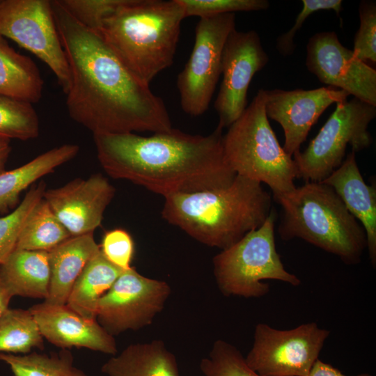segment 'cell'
I'll list each match as a JSON object with an SVG mask.
<instances>
[{"mask_svg":"<svg viewBox=\"0 0 376 376\" xmlns=\"http://www.w3.org/2000/svg\"><path fill=\"white\" fill-rule=\"evenodd\" d=\"M0 361L9 366L13 376H88L74 366L72 355L65 349L50 354L0 353Z\"/></svg>","mask_w":376,"mask_h":376,"instance_id":"obj_27","label":"cell"},{"mask_svg":"<svg viewBox=\"0 0 376 376\" xmlns=\"http://www.w3.org/2000/svg\"><path fill=\"white\" fill-rule=\"evenodd\" d=\"M115 195V188L102 174L75 178L45 191L43 198L71 236L93 233Z\"/></svg>","mask_w":376,"mask_h":376,"instance_id":"obj_16","label":"cell"},{"mask_svg":"<svg viewBox=\"0 0 376 376\" xmlns=\"http://www.w3.org/2000/svg\"><path fill=\"white\" fill-rule=\"evenodd\" d=\"M235 29V13L201 17L198 22L192 51L176 82L181 108L187 115L198 116L207 110L221 76L224 44Z\"/></svg>","mask_w":376,"mask_h":376,"instance_id":"obj_10","label":"cell"},{"mask_svg":"<svg viewBox=\"0 0 376 376\" xmlns=\"http://www.w3.org/2000/svg\"><path fill=\"white\" fill-rule=\"evenodd\" d=\"M0 36L15 42L42 61L66 94L70 68L54 20L52 1L0 0Z\"/></svg>","mask_w":376,"mask_h":376,"instance_id":"obj_11","label":"cell"},{"mask_svg":"<svg viewBox=\"0 0 376 376\" xmlns=\"http://www.w3.org/2000/svg\"><path fill=\"white\" fill-rule=\"evenodd\" d=\"M127 0H58L81 24L98 32L104 20L119 9Z\"/></svg>","mask_w":376,"mask_h":376,"instance_id":"obj_32","label":"cell"},{"mask_svg":"<svg viewBox=\"0 0 376 376\" xmlns=\"http://www.w3.org/2000/svg\"><path fill=\"white\" fill-rule=\"evenodd\" d=\"M123 271L110 263L100 251L89 260L75 281L66 305L83 318L97 320L99 300Z\"/></svg>","mask_w":376,"mask_h":376,"instance_id":"obj_23","label":"cell"},{"mask_svg":"<svg viewBox=\"0 0 376 376\" xmlns=\"http://www.w3.org/2000/svg\"><path fill=\"white\" fill-rule=\"evenodd\" d=\"M265 110L268 118L283 130V149L290 156L300 151L312 126L334 103L346 100L347 92L332 86L311 90H264Z\"/></svg>","mask_w":376,"mask_h":376,"instance_id":"obj_15","label":"cell"},{"mask_svg":"<svg viewBox=\"0 0 376 376\" xmlns=\"http://www.w3.org/2000/svg\"><path fill=\"white\" fill-rule=\"evenodd\" d=\"M162 214L197 241L227 249L259 228L272 198L259 182L236 175L228 186L164 197Z\"/></svg>","mask_w":376,"mask_h":376,"instance_id":"obj_3","label":"cell"},{"mask_svg":"<svg viewBox=\"0 0 376 376\" xmlns=\"http://www.w3.org/2000/svg\"><path fill=\"white\" fill-rule=\"evenodd\" d=\"M222 136L226 162L239 175L265 183L273 197L292 191L298 177L296 163L281 146L265 110L260 89Z\"/></svg>","mask_w":376,"mask_h":376,"instance_id":"obj_6","label":"cell"},{"mask_svg":"<svg viewBox=\"0 0 376 376\" xmlns=\"http://www.w3.org/2000/svg\"><path fill=\"white\" fill-rule=\"evenodd\" d=\"M43 339L29 309L8 308L0 316V353L29 354L42 349Z\"/></svg>","mask_w":376,"mask_h":376,"instance_id":"obj_26","label":"cell"},{"mask_svg":"<svg viewBox=\"0 0 376 376\" xmlns=\"http://www.w3.org/2000/svg\"><path fill=\"white\" fill-rule=\"evenodd\" d=\"M46 190L44 181L33 184L19 205L8 214L0 217V265L15 250L23 226Z\"/></svg>","mask_w":376,"mask_h":376,"instance_id":"obj_29","label":"cell"},{"mask_svg":"<svg viewBox=\"0 0 376 376\" xmlns=\"http://www.w3.org/2000/svg\"><path fill=\"white\" fill-rule=\"evenodd\" d=\"M273 198L282 209V240L302 239L347 265L361 262L367 249L365 230L330 186L309 181Z\"/></svg>","mask_w":376,"mask_h":376,"instance_id":"obj_5","label":"cell"},{"mask_svg":"<svg viewBox=\"0 0 376 376\" xmlns=\"http://www.w3.org/2000/svg\"><path fill=\"white\" fill-rule=\"evenodd\" d=\"M269 62L258 33L254 30L233 29L222 52V80L214 107L219 116V127L231 125L247 107V93L255 74Z\"/></svg>","mask_w":376,"mask_h":376,"instance_id":"obj_13","label":"cell"},{"mask_svg":"<svg viewBox=\"0 0 376 376\" xmlns=\"http://www.w3.org/2000/svg\"><path fill=\"white\" fill-rule=\"evenodd\" d=\"M43 86L34 61L16 52L0 36V95L36 103L42 97Z\"/></svg>","mask_w":376,"mask_h":376,"instance_id":"obj_24","label":"cell"},{"mask_svg":"<svg viewBox=\"0 0 376 376\" xmlns=\"http://www.w3.org/2000/svg\"><path fill=\"white\" fill-rule=\"evenodd\" d=\"M100 246L102 255L113 265L123 270L132 267L134 245L127 231L121 228L107 231Z\"/></svg>","mask_w":376,"mask_h":376,"instance_id":"obj_35","label":"cell"},{"mask_svg":"<svg viewBox=\"0 0 376 376\" xmlns=\"http://www.w3.org/2000/svg\"><path fill=\"white\" fill-rule=\"evenodd\" d=\"M10 140L0 137V173L6 171V164L11 152Z\"/></svg>","mask_w":376,"mask_h":376,"instance_id":"obj_37","label":"cell"},{"mask_svg":"<svg viewBox=\"0 0 376 376\" xmlns=\"http://www.w3.org/2000/svg\"><path fill=\"white\" fill-rule=\"evenodd\" d=\"M336 104L308 147L293 155L298 177L307 182H322L327 178L343 162L348 146L356 153L373 142L368 128L376 116V106L356 97Z\"/></svg>","mask_w":376,"mask_h":376,"instance_id":"obj_8","label":"cell"},{"mask_svg":"<svg viewBox=\"0 0 376 376\" xmlns=\"http://www.w3.org/2000/svg\"><path fill=\"white\" fill-rule=\"evenodd\" d=\"M200 368L205 376H260L249 367L235 346L223 340L214 342Z\"/></svg>","mask_w":376,"mask_h":376,"instance_id":"obj_30","label":"cell"},{"mask_svg":"<svg viewBox=\"0 0 376 376\" xmlns=\"http://www.w3.org/2000/svg\"><path fill=\"white\" fill-rule=\"evenodd\" d=\"M79 147L66 143L52 148L10 171L0 173V213L14 210L20 194L42 177L52 173L57 167L72 159Z\"/></svg>","mask_w":376,"mask_h":376,"instance_id":"obj_21","label":"cell"},{"mask_svg":"<svg viewBox=\"0 0 376 376\" xmlns=\"http://www.w3.org/2000/svg\"><path fill=\"white\" fill-rule=\"evenodd\" d=\"M276 213L272 210L265 222L213 259L214 274L220 291L226 296L261 297L269 292L264 280H276L292 286L300 279L288 272L276 249Z\"/></svg>","mask_w":376,"mask_h":376,"instance_id":"obj_7","label":"cell"},{"mask_svg":"<svg viewBox=\"0 0 376 376\" xmlns=\"http://www.w3.org/2000/svg\"><path fill=\"white\" fill-rule=\"evenodd\" d=\"M309 376H347L338 368L319 359L314 363ZM355 376H373L369 373H361Z\"/></svg>","mask_w":376,"mask_h":376,"instance_id":"obj_36","label":"cell"},{"mask_svg":"<svg viewBox=\"0 0 376 376\" xmlns=\"http://www.w3.org/2000/svg\"><path fill=\"white\" fill-rule=\"evenodd\" d=\"M70 68L66 95L70 118L95 134L164 132L173 127L161 97L132 72L101 35L52 1Z\"/></svg>","mask_w":376,"mask_h":376,"instance_id":"obj_1","label":"cell"},{"mask_svg":"<svg viewBox=\"0 0 376 376\" xmlns=\"http://www.w3.org/2000/svg\"><path fill=\"white\" fill-rule=\"evenodd\" d=\"M306 66L320 82L376 106V71L343 46L335 31H322L306 45Z\"/></svg>","mask_w":376,"mask_h":376,"instance_id":"obj_14","label":"cell"},{"mask_svg":"<svg viewBox=\"0 0 376 376\" xmlns=\"http://www.w3.org/2000/svg\"><path fill=\"white\" fill-rule=\"evenodd\" d=\"M12 297L3 287L0 278V316L8 308Z\"/></svg>","mask_w":376,"mask_h":376,"instance_id":"obj_38","label":"cell"},{"mask_svg":"<svg viewBox=\"0 0 376 376\" xmlns=\"http://www.w3.org/2000/svg\"><path fill=\"white\" fill-rule=\"evenodd\" d=\"M185 19L178 0H127L97 33L148 84L173 63Z\"/></svg>","mask_w":376,"mask_h":376,"instance_id":"obj_4","label":"cell"},{"mask_svg":"<svg viewBox=\"0 0 376 376\" xmlns=\"http://www.w3.org/2000/svg\"><path fill=\"white\" fill-rule=\"evenodd\" d=\"M42 337L62 349L84 347L112 356L117 346L110 335L97 320H88L66 304H50L45 301L29 308Z\"/></svg>","mask_w":376,"mask_h":376,"instance_id":"obj_17","label":"cell"},{"mask_svg":"<svg viewBox=\"0 0 376 376\" xmlns=\"http://www.w3.org/2000/svg\"><path fill=\"white\" fill-rule=\"evenodd\" d=\"M360 26L354 39V55L366 63H376V3L362 1L359 7Z\"/></svg>","mask_w":376,"mask_h":376,"instance_id":"obj_33","label":"cell"},{"mask_svg":"<svg viewBox=\"0 0 376 376\" xmlns=\"http://www.w3.org/2000/svg\"><path fill=\"white\" fill-rule=\"evenodd\" d=\"M170 293L166 282L146 277L132 267L100 298L96 320L113 336L139 329L162 311Z\"/></svg>","mask_w":376,"mask_h":376,"instance_id":"obj_12","label":"cell"},{"mask_svg":"<svg viewBox=\"0 0 376 376\" xmlns=\"http://www.w3.org/2000/svg\"><path fill=\"white\" fill-rule=\"evenodd\" d=\"M101 370L107 376H180L175 356L160 340L127 346Z\"/></svg>","mask_w":376,"mask_h":376,"instance_id":"obj_22","label":"cell"},{"mask_svg":"<svg viewBox=\"0 0 376 376\" xmlns=\"http://www.w3.org/2000/svg\"><path fill=\"white\" fill-rule=\"evenodd\" d=\"M329 335L313 322L287 330L258 323L244 359L260 376H309Z\"/></svg>","mask_w":376,"mask_h":376,"instance_id":"obj_9","label":"cell"},{"mask_svg":"<svg viewBox=\"0 0 376 376\" xmlns=\"http://www.w3.org/2000/svg\"><path fill=\"white\" fill-rule=\"evenodd\" d=\"M321 182L330 186L350 213L361 223L367 240L372 265H376V188L368 185L361 174L356 153H348L339 167Z\"/></svg>","mask_w":376,"mask_h":376,"instance_id":"obj_18","label":"cell"},{"mask_svg":"<svg viewBox=\"0 0 376 376\" xmlns=\"http://www.w3.org/2000/svg\"><path fill=\"white\" fill-rule=\"evenodd\" d=\"M100 251L93 233L71 236L48 251L51 275L49 294L44 301L66 304L75 281L89 260Z\"/></svg>","mask_w":376,"mask_h":376,"instance_id":"obj_19","label":"cell"},{"mask_svg":"<svg viewBox=\"0 0 376 376\" xmlns=\"http://www.w3.org/2000/svg\"><path fill=\"white\" fill-rule=\"evenodd\" d=\"M222 130L193 135L172 128L144 136L95 134L98 161L110 177L164 197L229 185L236 173L225 160Z\"/></svg>","mask_w":376,"mask_h":376,"instance_id":"obj_2","label":"cell"},{"mask_svg":"<svg viewBox=\"0 0 376 376\" xmlns=\"http://www.w3.org/2000/svg\"><path fill=\"white\" fill-rule=\"evenodd\" d=\"M182 7L185 18L196 16L201 17L238 11H258L267 10L269 2L267 0H178Z\"/></svg>","mask_w":376,"mask_h":376,"instance_id":"obj_31","label":"cell"},{"mask_svg":"<svg viewBox=\"0 0 376 376\" xmlns=\"http://www.w3.org/2000/svg\"><path fill=\"white\" fill-rule=\"evenodd\" d=\"M40 124L31 103L0 95V137L26 141L38 136Z\"/></svg>","mask_w":376,"mask_h":376,"instance_id":"obj_28","label":"cell"},{"mask_svg":"<svg viewBox=\"0 0 376 376\" xmlns=\"http://www.w3.org/2000/svg\"><path fill=\"white\" fill-rule=\"evenodd\" d=\"M50 275L48 251L15 249L0 265L1 283L12 297L45 299Z\"/></svg>","mask_w":376,"mask_h":376,"instance_id":"obj_20","label":"cell"},{"mask_svg":"<svg viewBox=\"0 0 376 376\" xmlns=\"http://www.w3.org/2000/svg\"><path fill=\"white\" fill-rule=\"evenodd\" d=\"M302 8L293 26L276 39V48L283 56L291 55L296 47L294 38L304 22L313 13L319 10H333L339 15L343 9L341 0H302Z\"/></svg>","mask_w":376,"mask_h":376,"instance_id":"obj_34","label":"cell"},{"mask_svg":"<svg viewBox=\"0 0 376 376\" xmlns=\"http://www.w3.org/2000/svg\"><path fill=\"white\" fill-rule=\"evenodd\" d=\"M70 237L42 198L29 214L15 249L49 251Z\"/></svg>","mask_w":376,"mask_h":376,"instance_id":"obj_25","label":"cell"}]
</instances>
